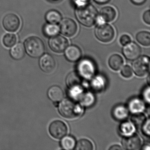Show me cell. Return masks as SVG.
<instances>
[{"mask_svg": "<svg viewBox=\"0 0 150 150\" xmlns=\"http://www.w3.org/2000/svg\"><path fill=\"white\" fill-rule=\"evenodd\" d=\"M75 15L78 21L87 27H92L98 20V11L94 6L88 3L77 6Z\"/></svg>", "mask_w": 150, "mask_h": 150, "instance_id": "1", "label": "cell"}, {"mask_svg": "<svg viewBox=\"0 0 150 150\" xmlns=\"http://www.w3.org/2000/svg\"><path fill=\"white\" fill-rule=\"evenodd\" d=\"M59 111L65 118L73 119L79 117L83 113L81 106L71 99L64 100L59 106Z\"/></svg>", "mask_w": 150, "mask_h": 150, "instance_id": "2", "label": "cell"}, {"mask_svg": "<svg viewBox=\"0 0 150 150\" xmlns=\"http://www.w3.org/2000/svg\"><path fill=\"white\" fill-rule=\"evenodd\" d=\"M25 47L28 54L34 58L42 56L45 50L43 42L37 37L28 38L25 42Z\"/></svg>", "mask_w": 150, "mask_h": 150, "instance_id": "3", "label": "cell"}, {"mask_svg": "<svg viewBox=\"0 0 150 150\" xmlns=\"http://www.w3.org/2000/svg\"><path fill=\"white\" fill-rule=\"evenodd\" d=\"M95 34L96 38L103 42H109L114 39L115 32L112 26L101 23L96 28Z\"/></svg>", "mask_w": 150, "mask_h": 150, "instance_id": "4", "label": "cell"}, {"mask_svg": "<svg viewBox=\"0 0 150 150\" xmlns=\"http://www.w3.org/2000/svg\"><path fill=\"white\" fill-rule=\"evenodd\" d=\"M78 73L81 77L89 79L96 73V67L93 61L88 59H82L78 66Z\"/></svg>", "mask_w": 150, "mask_h": 150, "instance_id": "5", "label": "cell"}, {"mask_svg": "<svg viewBox=\"0 0 150 150\" xmlns=\"http://www.w3.org/2000/svg\"><path fill=\"white\" fill-rule=\"evenodd\" d=\"M132 69L135 74L139 77H144L149 73L150 59L148 57L142 56L135 59Z\"/></svg>", "mask_w": 150, "mask_h": 150, "instance_id": "6", "label": "cell"}, {"mask_svg": "<svg viewBox=\"0 0 150 150\" xmlns=\"http://www.w3.org/2000/svg\"><path fill=\"white\" fill-rule=\"evenodd\" d=\"M49 132L52 137L57 139H60L67 135L68 128L63 121L56 120L50 125Z\"/></svg>", "mask_w": 150, "mask_h": 150, "instance_id": "7", "label": "cell"}, {"mask_svg": "<svg viewBox=\"0 0 150 150\" xmlns=\"http://www.w3.org/2000/svg\"><path fill=\"white\" fill-rule=\"evenodd\" d=\"M60 22L59 31L63 35L68 37H71L76 34L78 27L74 20L70 18H65Z\"/></svg>", "mask_w": 150, "mask_h": 150, "instance_id": "8", "label": "cell"}, {"mask_svg": "<svg viewBox=\"0 0 150 150\" xmlns=\"http://www.w3.org/2000/svg\"><path fill=\"white\" fill-rule=\"evenodd\" d=\"M67 38L60 35L52 37L49 41V45L52 50L57 53H61L65 50L68 46Z\"/></svg>", "mask_w": 150, "mask_h": 150, "instance_id": "9", "label": "cell"}, {"mask_svg": "<svg viewBox=\"0 0 150 150\" xmlns=\"http://www.w3.org/2000/svg\"><path fill=\"white\" fill-rule=\"evenodd\" d=\"M3 25L7 31L15 32L20 28L21 21L19 17L15 14H8L3 19Z\"/></svg>", "mask_w": 150, "mask_h": 150, "instance_id": "10", "label": "cell"}, {"mask_svg": "<svg viewBox=\"0 0 150 150\" xmlns=\"http://www.w3.org/2000/svg\"><path fill=\"white\" fill-rule=\"evenodd\" d=\"M125 57L130 60H134L139 57L141 54L140 47L135 42H130L125 45L122 50Z\"/></svg>", "mask_w": 150, "mask_h": 150, "instance_id": "11", "label": "cell"}, {"mask_svg": "<svg viewBox=\"0 0 150 150\" xmlns=\"http://www.w3.org/2000/svg\"><path fill=\"white\" fill-rule=\"evenodd\" d=\"M39 65L41 69L44 72L51 73L54 71L56 68V61L51 55L45 54L40 59Z\"/></svg>", "mask_w": 150, "mask_h": 150, "instance_id": "12", "label": "cell"}, {"mask_svg": "<svg viewBox=\"0 0 150 150\" xmlns=\"http://www.w3.org/2000/svg\"><path fill=\"white\" fill-rule=\"evenodd\" d=\"M122 144L124 148L126 150H138L141 146V140L138 135L133 134L124 138L122 141Z\"/></svg>", "mask_w": 150, "mask_h": 150, "instance_id": "13", "label": "cell"}, {"mask_svg": "<svg viewBox=\"0 0 150 150\" xmlns=\"http://www.w3.org/2000/svg\"><path fill=\"white\" fill-rule=\"evenodd\" d=\"M65 56L68 61L71 62H77L81 57V50L76 45H71L66 49Z\"/></svg>", "mask_w": 150, "mask_h": 150, "instance_id": "14", "label": "cell"}, {"mask_svg": "<svg viewBox=\"0 0 150 150\" xmlns=\"http://www.w3.org/2000/svg\"><path fill=\"white\" fill-rule=\"evenodd\" d=\"M116 15V11L114 8L106 6L102 8L100 10V18L103 22H110L115 19Z\"/></svg>", "mask_w": 150, "mask_h": 150, "instance_id": "15", "label": "cell"}, {"mask_svg": "<svg viewBox=\"0 0 150 150\" xmlns=\"http://www.w3.org/2000/svg\"><path fill=\"white\" fill-rule=\"evenodd\" d=\"M64 91L58 86H52L48 90V96L54 102H59L62 100L64 99Z\"/></svg>", "mask_w": 150, "mask_h": 150, "instance_id": "16", "label": "cell"}, {"mask_svg": "<svg viewBox=\"0 0 150 150\" xmlns=\"http://www.w3.org/2000/svg\"><path fill=\"white\" fill-rule=\"evenodd\" d=\"M112 115L114 118L117 120L124 121L129 116V109L123 105H117L113 110Z\"/></svg>", "mask_w": 150, "mask_h": 150, "instance_id": "17", "label": "cell"}, {"mask_svg": "<svg viewBox=\"0 0 150 150\" xmlns=\"http://www.w3.org/2000/svg\"><path fill=\"white\" fill-rule=\"evenodd\" d=\"M129 110L133 114L141 113L145 108L144 102L138 98L132 99L129 103Z\"/></svg>", "mask_w": 150, "mask_h": 150, "instance_id": "18", "label": "cell"}, {"mask_svg": "<svg viewBox=\"0 0 150 150\" xmlns=\"http://www.w3.org/2000/svg\"><path fill=\"white\" fill-rule=\"evenodd\" d=\"M81 77L78 72H72L69 74L67 77L66 82L69 88L80 86L81 83Z\"/></svg>", "mask_w": 150, "mask_h": 150, "instance_id": "19", "label": "cell"}, {"mask_svg": "<svg viewBox=\"0 0 150 150\" xmlns=\"http://www.w3.org/2000/svg\"><path fill=\"white\" fill-rule=\"evenodd\" d=\"M109 65L114 71H118L123 65L124 60L122 57L118 54L112 55L109 59Z\"/></svg>", "mask_w": 150, "mask_h": 150, "instance_id": "20", "label": "cell"}, {"mask_svg": "<svg viewBox=\"0 0 150 150\" xmlns=\"http://www.w3.org/2000/svg\"><path fill=\"white\" fill-rule=\"evenodd\" d=\"M25 52V48L23 45L19 43L12 48L10 54L14 59L20 60L24 57Z\"/></svg>", "mask_w": 150, "mask_h": 150, "instance_id": "21", "label": "cell"}, {"mask_svg": "<svg viewBox=\"0 0 150 150\" xmlns=\"http://www.w3.org/2000/svg\"><path fill=\"white\" fill-rule=\"evenodd\" d=\"M91 88L94 91L100 92L104 89L106 85V80L101 76L95 77L91 82Z\"/></svg>", "mask_w": 150, "mask_h": 150, "instance_id": "22", "label": "cell"}, {"mask_svg": "<svg viewBox=\"0 0 150 150\" xmlns=\"http://www.w3.org/2000/svg\"><path fill=\"white\" fill-rule=\"evenodd\" d=\"M45 19L49 23L56 24L59 23L62 20V16L57 10H52L49 11L45 16Z\"/></svg>", "mask_w": 150, "mask_h": 150, "instance_id": "23", "label": "cell"}, {"mask_svg": "<svg viewBox=\"0 0 150 150\" xmlns=\"http://www.w3.org/2000/svg\"><path fill=\"white\" fill-rule=\"evenodd\" d=\"M119 129L121 133L125 137L132 135L135 131L134 125L132 123L128 122H124L121 124Z\"/></svg>", "mask_w": 150, "mask_h": 150, "instance_id": "24", "label": "cell"}, {"mask_svg": "<svg viewBox=\"0 0 150 150\" xmlns=\"http://www.w3.org/2000/svg\"><path fill=\"white\" fill-rule=\"evenodd\" d=\"M95 99L94 96L93 94L89 92H84L79 101L83 106L89 107L94 104Z\"/></svg>", "mask_w": 150, "mask_h": 150, "instance_id": "25", "label": "cell"}, {"mask_svg": "<svg viewBox=\"0 0 150 150\" xmlns=\"http://www.w3.org/2000/svg\"><path fill=\"white\" fill-rule=\"evenodd\" d=\"M137 42L144 46H149L150 45V34L146 31H140L136 35Z\"/></svg>", "mask_w": 150, "mask_h": 150, "instance_id": "26", "label": "cell"}, {"mask_svg": "<svg viewBox=\"0 0 150 150\" xmlns=\"http://www.w3.org/2000/svg\"><path fill=\"white\" fill-rule=\"evenodd\" d=\"M43 31L46 36L52 37L57 35L59 33V27L56 24H47L45 26Z\"/></svg>", "mask_w": 150, "mask_h": 150, "instance_id": "27", "label": "cell"}, {"mask_svg": "<svg viewBox=\"0 0 150 150\" xmlns=\"http://www.w3.org/2000/svg\"><path fill=\"white\" fill-rule=\"evenodd\" d=\"M60 144L63 149L67 150H72L75 147L76 142L75 139L72 137L67 136L62 139Z\"/></svg>", "mask_w": 150, "mask_h": 150, "instance_id": "28", "label": "cell"}, {"mask_svg": "<svg viewBox=\"0 0 150 150\" xmlns=\"http://www.w3.org/2000/svg\"><path fill=\"white\" fill-rule=\"evenodd\" d=\"M131 120L133 125L139 128L146 121V117L142 113H136L131 117Z\"/></svg>", "mask_w": 150, "mask_h": 150, "instance_id": "29", "label": "cell"}, {"mask_svg": "<svg viewBox=\"0 0 150 150\" xmlns=\"http://www.w3.org/2000/svg\"><path fill=\"white\" fill-rule=\"evenodd\" d=\"M75 149L77 150H92L93 149V145L90 140L84 139L77 142Z\"/></svg>", "mask_w": 150, "mask_h": 150, "instance_id": "30", "label": "cell"}, {"mask_svg": "<svg viewBox=\"0 0 150 150\" xmlns=\"http://www.w3.org/2000/svg\"><path fill=\"white\" fill-rule=\"evenodd\" d=\"M70 89L69 91V96L76 100H79L84 93V89L80 86L74 87Z\"/></svg>", "mask_w": 150, "mask_h": 150, "instance_id": "31", "label": "cell"}, {"mask_svg": "<svg viewBox=\"0 0 150 150\" xmlns=\"http://www.w3.org/2000/svg\"><path fill=\"white\" fill-rule=\"evenodd\" d=\"M17 42V38L13 34H7L4 36L3 38V43L4 45L8 48L13 47Z\"/></svg>", "mask_w": 150, "mask_h": 150, "instance_id": "32", "label": "cell"}, {"mask_svg": "<svg viewBox=\"0 0 150 150\" xmlns=\"http://www.w3.org/2000/svg\"><path fill=\"white\" fill-rule=\"evenodd\" d=\"M133 73L131 67L129 66L125 65L121 71V74L125 78H130L132 76Z\"/></svg>", "mask_w": 150, "mask_h": 150, "instance_id": "33", "label": "cell"}, {"mask_svg": "<svg viewBox=\"0 0 150 150\" xmlns=\"http://www.w3.org/2000/svg\"><path fill=\"white\" fill-rule=\"evenodd\" d=\"M150 120L147 119L142 126L143 133L148 137L150 136Z\"/></svg>", "mask_w": 150, "mask_h": 150, "instance_id": "34", "label": "cell"}, {"mask_svg": "<svg viewBox=\"0 0 150 150\" xmlns=\"http://www.w3.org/2000/svg\"><path fill=\"white\" fill-rule=\"evenodd\" d=\"M131 41V38L128 35H124L120 38V43L122 45H126L130 42Z\"/></svg>", "mask_w": 150, "mask_h": 150, "instance_id": "35", "label": "cell"}, {"mask_svg": "<svg viewBox=\"0 0 150 150\" xmlns=\"http://www.w3.org/2000/svg\"><path fill=\"white\" fill-rule=\"evenodd\" d=\"M143 19L144 22L146 24H150V11L148 10L144 13L143 16Z\"/></svg>", "mask_w": 150, "mask_h": 150, "instance_id": "36", "label": "cell"}, {"mask_svg": "<svg viewBox=\"0 0 150 150\" xmlns=\"http://www.w3.org/2000/svg\"><path fill=\"white\" fill-rule=\"evenodd\" d=\"M143 96L146 102L149 103V102H150V88H149V87L146 88L144 90Z\"/></svg>", "mask_w": 150, "mask_h": 150, "instance_id": "37", "label": "cell"}, {"mask_svg": "<svg viewBox=\"0 0 150 150\" xmlns=\"http://www.w3.org/2000/svg\"><path fill=\"white\" fill-rule=\"evenodd\" d=\"M89 1L90 0H74V2L77 6L88 4Z\"/></svg>", "mask_w": 150, "mask_h": 150, "instance_id": "38", "label": "cell"}, {"mask_svg": "<svg viewBox=\"0 0 150 150\" xmlns=\"http://www.w3.org/2000/svg\"><path fill=\"white\" fill-rule=\"evenodd\" d=\"M131 1L135 5L139 6L144 3L146 0H131Z\"/></svg>", "mask_w": 150, "mask_h": 150, "instance_id": "39", "label": "cell"}, {"mask_svg": "<svg viewBox=\"0 0 150 150\" xmlns=\"http://www.w3.org/2000/svg\"><path fill=\"white\" fill-rule=\"evenodd\" d=\"M122 148L121 147V146L118 145L112 146L109 148V150H122Z\"/></svg>", "mask_w": 150, "mask_h": 150, "instance_id": "40", "label": "cell"}, {"mask_svg": "<svg viewBox=\"0 0 150 150\" xmlns=\"http://www.w3.org/2000/svg\"><path fill=\"white\" fill-rule=\"evenodd\" d=\"M96 3L99 4H104L108 3L110 0H94Z\"/></svg>", "mask_w": 150, "mask_h": 150, "instance_id": "41", "label": "cell"}, {"mask_svg": "<svg viewBox=\"0 0 150 150\" xmlns=\"http://www.w3.org/2000/svg\"><path fill=\"white\" fill-rule=\"evenodd\" d=\"M141 149H142V150H150V146H149V145H144V146H143L142 148H141Z\"/></svg>", "mask_w": 150, "mask_h": 150, "instance_id": "42", "label": "cell"}, {"mask_svg": "<svg viewBox=\"0 0 150 150\" xmlns=\"http://www.w3.org/2000/svg\"><path fill=\"white\" fill-rule=\"evenodd\" d=\"M50 1H52V2H57V1H60L61 0H49Z\"/></svg>", "mask_w": 150, "mask_h": 150, "instance_id": "43", "label": "cell"}]
</instances>
